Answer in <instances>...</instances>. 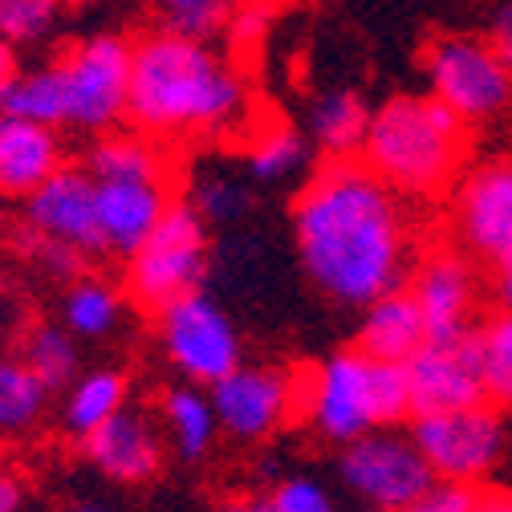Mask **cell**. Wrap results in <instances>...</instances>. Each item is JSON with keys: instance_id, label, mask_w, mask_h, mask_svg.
I'll list each match as a JSON object with an SVG mask.
<instances>
[{"instance_id": "obj_18", "label": "cell", "mask_w": 512, "mask_h": 512, "mask_svg": "<svg viewBox=\"0 0 512 512\" xmlns=\"http://www.w3.org/2000/svg\"><path fill=\"white\" fill-rule=\"evenodd\" d=\"M57 167H66L57 126L0 110V200H25Z\"/></svg>"}, {"instance_id": "obj_28", "label": "cell", "mask_w": 512, "mask_h": 512, "mask_svg": "<svg viewBox=\"0 0 512 512\" xmlns=\"http://www.w3.org/2000/svg\"><path fill=\"white\" fill-rule=\"evenodd\" d=\"M21 358L29 362V370L45 382L49 391H66L70 382L78 378V338L61 322L57 326H37L25 338Z\"/></svg>"}, {"instance_id": "obj_16", "label": "cell", "mask_w": 512, "mask_h": 512, "mask_svg": "<svg viewBox=\"0 0 512 512\" xmlns=\"http://www.w3.org/2000/svg\"><path fill=\"white\" fill-rule=\"evenodd\" d=\"M82 456L114 484H147L163 468V431L151 415L122 407L102 427L82 435Z\"/></svg>"}, {"instance_id": "obj_11", "label": "cell", "mask_w": 512, "mask_h": 512, "mask_svg": "<svg viewBox=\"0 0 512 512\" xmlns=\"http://www.w3.org/2000/svg\"><path fill=\"white\" fill-rule=\"evenodd\" d=\"M338 480L346 484L350 496H358L374 512L403 508L407 500H415L435 484L411 431H399V427H378L342 443Z\"/></svg>"}, {"instance_id": "obj_34", "label": "cell", "mask_w": 512, "mask_h": 512, "mask_svg": "<svg viewBox=\"0 0 512 512\" xmlns=\"http://www.w3.org/2000/svg\"><path fill=\"white\" fill-rule=\"evenodd\" d=\"M472 484H452V480H435L427 492H419L415 500H407L403 508L391 512H472Z\"/></svg>"}, {"instance_id": "obj_5", "label": "cell", "mask_w": 512, "mask_h": 512, "mask_svg": "<svg viewBox=\"0 0 512 512\" xmlns=\"http://www.w3.org/2000/svg\"><path fill=\"white\" fill-rule=\"evenodd\" d=\"M21 220L29 256H37L57 277L74 273L86 256L106 252L94 208V175L86 167H57L21 200Z\"/></svg>"}, {"instance_id": "obj_37", "label": "cell", "mask_w": 512, "mask_h": 512, "mask_svg": "<svg viewBox=\"0 0 512 512\" xmlns=\"http://www.w3.org/2000/svg\"><path fill=\"white\" fill-rule=\"evenodd\" d=\"M492 273H496V297L504 309H512V244L492 261Z\"/></svg>"}, {"instance_id": "obj_42", "label": "cell", "mask_w": 512, "mask_h": 512, "mask_svg": "<svg viewBox=\"0 0 512 512\" xmlns=\"http://www.w3.org/2000/svg\"><path fill=\"white\" fill-rule=\"evenodd\" d=\"M70 5H94V0H66V9H70Z\"/></svg>"}, {"instance_id": "obj_22", "label": "cell", "mask_w": 512, "mask_h": 512, "mask_svg": "<svg viewBox=\"0 0 512 512\" xmlns=\"http://www.w3.org/2000/svg\"><path fill=\"white\" fill-rule=\"evenodd\" d=\"M309 151H313V143L301 126H293L285 118H265L252 126V135L244 143V171L256 183H285L305 171Z\"/></svg>"}, {"instance_id": "obj_24", "label": "cell", "mask_w": 512, "mask_h": 512, "mask_svg": "<svg viewBox=\"0 0 512 512\" xmlns=\"http://www.w3.org/2000/svg\"><path fill=\"white\" fill-rule=\"evenodd\" d=\"M86 171L94 179H167V155L159 147V139L143 135V131H114L94 135Z\"/></svg>"}, {"instance_id": "obj_23", "label": "cell", "mask_w": 512, "mask_h": 512, "mask_svg": "<svg viewBox=\"0 0 512 512\" xmlns=\"http://www.w3.org/2000/svg\"><path fill=\"white\" fill-rule=\"evenodd\" d=\"M131 399V382L114 366H94V370H78V378L66 387V403H61V423L70 435H90L94 427H102L110 415H118Z\"/></svg>"}, {"instance_id": "obj_2", "label": "cell", "mask_w": 512, "mask_h": 512, "mask_svg": "<svg viewBox=\"0 0 512 512\" xmlns=\"http://www.w3.org/2000/svg\"><path fill=\"white\" fill-rule=\"evenodd\" d=\"M252 94L244 74L204 37L175 29L143 33L131 45V102L135 131L175 139H216L248 122Z\"/></svg>"}, {"instance_id": "obj_20", "label": "cell", "mask_w": 512, "mask_h": 512, "mask_svg": "<svg viewBox=\"0 0 512 512\" xmlns=\"http://www.w3.org/2000/svg\"><path fill=\"white\" fill-rule=\"evenodd\" d=\"M366 126H370V106L350 86L322 90L305 114V135L326 159H354L362 151Z\"/></svg>"}, {"instance_id": "obj_8", "label": "cell", "mask_w": 512, "mask_h": 512, "mask_svg": "<svg viewBox=\"0 0 512 512\" xmlns=\"http://www.w3.org/2000/svg\"><path fill=\"white\" fill-rule=\"evenodd\" d=\"M131 45L118 33H94L57 57L66 90V131L106 135L126 122L131 102Z\"/></svg>"}, {"instance_id": "obj_6", "label": "cell", "mask_w": 512, "mask_h": 512, "mask_svg": "<svg viewBox=\"0 0 512 512\" xmlns=\"http://www.w3.org/2000/svg\"><path fill=\"white\" fill-rule=\"evenodd\" d=\"M212 269L208 220L187 200L163 212L147 240L126 256V293L143 309H163L187 293H200Z\"/></svg>"}, {"instance_id": "obj_15", "label": "cell", "mask_w": 512, "mask_h": 512, "mask_svg": "<svg viewBox=\"0 0 512 512\" xmlns=\"http://www.w3.org/2000/svg\"><path fill=\"white\" fill-rule=\"evenodd\" d=\"M407 289L423 313L427 338H460L472 334L476 317V297H480V277L468 261V252L456 248H431L423 261L411 265Z\"/></svg>"}, {"instance_id": "obj_38", "label": "cell", "mask_w": 512, "mask_h": 512, "mask_svg": "<svg viewBox=\"0 0 512 512\" xmlns=\"http://www.w3.org/2000/svg\"><path fill=\"white\" fill-rule=\"evenodd\" d=\"M472 512H512V492L508 488H476Z\"/></svg>"}, {"instance_id": "obj_12", "label": "cell", "mask_w": 512, "mask_h": 512, "mask_svg": "<svg viewBox=\"0 0 512 512\" xmlns=\"http://www.w3.org/2000/svg\"><path fill=\"white\" fill-rule=\"evenodd\" d=\"M220 431L240 443H265L297 415V378L277 366H232L208 387Z\"/></svg>"}, {"instance_id": "obj_32", "label": "cell", "mask_w": 512, "mask_h": 512, "mask_svg": "<svg viewBox=\"0 0 512 512\" xmlns=\"http://www.w3.org/2000/svg\"><path fill=\"white\" fill-rule=\"evenodd\" d=\"M480 358H484V378H488V399L504 403L512 391V309H500L488 326L476 330Z\"/></svg>"}, {"instance_id": "obj_10", "label": "cell", "mask_w": 512, "mask_h": 512, "mask_svg": "<svg viewBox=\"0 0 512 512\" xmlns=\"http://www.w3.org/2000/svg\"><path fill=\"white\" fill-rule=\"evenodd\" d=\"M155 338L175 374L183 382H196V387H212L244 362L236 322L204 289L155 309Z\"/></svg>"}, {"instance_id": "obj_7", "label": "cell", "mask_w": 512, "mask_h": 512, "mask_svg": "<svg viewBox=\"0 0 512 512\" xmlns=\"http://www.w3.org/2000/svg\"><path fill=\"white\" fill-rule=\"evenodd\" d=\"M427 94L468 126H488L512 110V70L484 33H439L423 53Z\"/></svg>"}, {"instance_id": "obj_4", "label": "cell", "mask_w": 512, "mask_h": 512, "mask_svg": "<svg viewBox=\"0 0 512 512\" xmlns=\"http://www.w3.org/2000/svg\"><path fill=\"white\" fill-rule=\"evenodd\" d=\"M297 415L317 439L334 447L411 419L407 370L403 362L374 358L362 346L338 350L297 378Z\"/></svg>"}, {"instance_id": "obj_31", "label": "cell", "mask_w": 512, "mask_h": 512, "mask_svg": "<svg viewBox=\"0 0 512 512\" xmlns=\"http://www.w3.org/2000/svg\"><path fill=\"white\" fill-rule=\"evenodd\" d=\"M240 0H155V9L163 17V29L187 33V37H204L212 41L216 33L228 29V17Z\"/></svg>"}, {"instance_id": "obj_14", "label": "cell", "mask_w": 512, "mask_h": 512, "mask_svg": "<svg viewBox=\"0 0 512 512\" xmlns=\"http://www.w3.org/2000/svg\"><path fill=\"white\" fill-rule=\"evenodd\" d=\"M452 224L468 256L476 261H496L512 244V159H488L460 175Z\"/></svg>"}, {"instance_id": "obj_26", "label": "cell", "mask_w": 512, "mask_h": 512, "mask_svg": "<svg viewBox=\"0 0 512 512\" xmlns=\"http://www.w3.org/2000/svg\"><path fill=\"white\" fill-rule=\"evenodd\" d=\"M49 387L21 354H0V439L29 435L49 411Z\"/></svg>"}, {"instance_id": "obj_27", "label": "cell", "mask_w": 512, "mask_h": 512, "mask_svg": "<svg viewBox=\"0 0 512 512\" xmlns=\"http://www.w3.org/2000/svg\"><path fill=\"white\" fill-rule=\"evenodd\" d=\"M0 110L45 122V126H66V90H61V74H57V61L37 70H17L13 82L0 90Z\"/></svg>"}, {"instance_id": "obj_19", "label": "cell", "mask_w": 512, "mask_h": 512, "mask_svg": "<svg viewBox=\"0 0 512 512\" xmlns=\"http://www.w3.org/2000/svg\"><path fill=\"white\" fill-rule=\"evenodd\" d=\"M423 342H427V326H423V313L411 289H391L374 297L370 305H362L358 346L366 354L387 358V362H407Z\"/></svg>"}, {"instance_id": "obj_13", "label": "cell", "mask_w": 512, "mask_h": 512, "mask_svg": "<svg viewBox=\"0 0 512 512\" xmlns=\"http://www.w3.org/2000/svg\"><path fill=\"white\" fill-rule=\"evenodd\" d=\"M407 395H411V415H431V411H452L468 403L488 399V378H484V358L476 330L460 338H427L407 362Z\"/></svg>"}, {"instance_id": "obj_1", "label": "cell", "mask_w": 512, "mask_h": 512, "mask_svg": "<svg viewBox=\"0 0 512 512\" xmlns=\"http://www.w3.org/2000/svg\"><path fill=\"white\" fill-rule=\"evenodd\" d=\"M293 240L305 277L338 305L362 309L411 277L403 196L362 159H326L293 200Z\"/></svg>"}, {"instance_id": "obj_25", "label": "cell", "mask_w": 512, "mask_h": 512, "mask_svg": "<svg viewBox=\"0 0 512 512\" xmlns=\"http://www.w3.org/2000/svg\"><path fill=\"white\" fill-rule=\"evenodd\" d=\"M126 317V297L118 285L102 277H78L66 297H61V326H66L78 342H102L110 338Z\"/></svg>"}, {"instance_id": "obj_17", "label": "cell", "mask_w": 512, "mask_h": 512, "mask_svg": "<svg viewBox=\"0 0 512 512\" xmlns=\"http://www.w3.org/2000/svg\"><path fill=\"white\" fill-rule=\"evenodd\" d=\"M94 208H98L102 248L114 256H131L171 208V183L167 179H94Z\"/></svg>"}, {"instance_id": "obj_39", "label": "cell", "mask_w": 512, "mask_h": 512, "mask_svg": "<svg viewBox=\"0 0 512 512\" xmlns=\"http://www.w3.org/2000/svg\"><path fill=\"white\" fill-rule=\"evenodd\" d=\"M13 74H17V49L5 37H0V90L13 82Z\"/></svg>"}, {"instance_id": "obj_43", "label": "cell", "mask_w": 512, "mask_h": 512, "mask_svg": "<svg viewBox=\"0 0 512 512\" xmlns=\"http://www.w3.org/2000/svg\"><path fill=\"white\" fill-rule=\"evenodd\" d=\"M504 407H508V411H512V391H508V395H504Z\"/></svg>"}, {"instance_id": "obj_30", "label": "cell", "mask_w": 512, "mask_h": 512, "mask_svg": "<svg viewBox=\"0 0 512 512\" xmlns=\"http://www.w3.org/2000/svg\"><path fill=\"white\" fill-rule=\"evenodd\" d=\"M66 0H0V37L13 49L41 45L57 33Z\"/></svg>"}, {"instance_id": "obj_21", "label": "cell", "mask_w": 512, "mask_h": 512, "mask_svg": "<svg viewBox=\"0 0 512 512\" xmlns=\"http://www.w3.org/2000/svg\"><path fill=\"white\" fill-rule=\"evenodd\" d=\"M159 415H163L167 447H171L179 460L200 464V460L212 456V447L220 439V419H216V407H212L208 387H196V382H179V387H171L163 395Z\"/></svg>"}, {"instance_id": "obj_29", "label": "cell", "mask_w": 512, "mask_h": 512, "mask_svg": "<svg viewBox=\"0 0 512 512\" xmlns=\"http://www.w3.org/2000/svg\"><path fill=\"white\" fill-rule=\"evenodd\" d=\"M187 204L196 208L208 224H232L248 212V187L224 167H204V171L191 175Z\"/></svg>"}, {"instance_id": "obj_36", "label": "cell", "mask_w": 512, "mask_h": 512, "mask_svg": "<svg viewBox=\"0 0 512 512\" xmlns=\"http://www.w3.org/2000/svg\"><path fill=\"white\" fill-rule=\"evenodd\" d=\"M0 512H25V480L0 468Z\"/></svg>"}, {"instance_id": "obj_33", "label": "cell", "mask_w": 512, "mask_h": 512, "mask_svg": "<svg viewBox=\"0 0 512 512\" xmlns=\"http://www.w3.org/2000/svg\"><path fill=\"white\" fill-rule=\"evenodd\" d=\"M265 512H338L334 492L313 476H285L265 496Z\"/></svg>"}, {"instance_id": "obj_40", "label": "cell", "mask_w": 512, "mask_h": 512, "mask_svg": "<svg viewBox=\"0 0 512 512\" xmlns=\"http://www.w3.org/2000/svg\"><path fill=\"white\" fill-rule=\"evenodd\" d=\"M216 512H265V500H228Z\"/></svg>"}, {"instance_id": "obj_9", "label": "cell", "mask_w": 512, "mask_h": 512, "mask_svg": "<svg viewBox=\"0 0 512 512\" xmlns=\"http://www.w3.org/2000/svg\"><path fill=\"white\" fill-rule=\"evenodd\" d=\"M411 419H415L411 439L423 452L435 480L480 488L496 472V464L504 460L508 431H504V415L492 399L452 407V411L411 415Z\"/></svg>"}, {"instance_id": "obj_35", "label": "cell", "mask_w": 512, "mask_h": 512, "mask_svg": "<svg viewBox=\"0 0 512 512\" xmlns=\"http://www.w3.org/2000/svg\"><path fill=\"white\" fill-rule=\"evenodd\" d=\"M488 41H492V49L504 57V66L512 70V0H500V5L492 9V17H488V33H484Z\"/></svg>"}, {"instance_id": "obj_3", "label": "cell", "mask_w": 512, "mask_h": 512, "mask_svg": "<svg viewBox=\"0 0 512 512\" xmlns=\"http://www.w3.org/2000/svg\"><path fill=\"white\" fill-rule=\"evenodd\" d=\"M468 131L435 94H395L370 110L358 159L403 200H435L464 175Z\"/></svg>"}, {"instance_id": "obj_41", "label": "cell", "mask_w": 512, "mask_h": 512, "mask_svg": "<svg viewBox=\"0 0 512 512\" xmlns=\"http://www.w3.org/2000/svg\"><path fill=\"white\" fill-rule=\"evenodd\" d=\"M61 512H114L106 500H74V504H66Z\"/></svg>"}]
</instances>
